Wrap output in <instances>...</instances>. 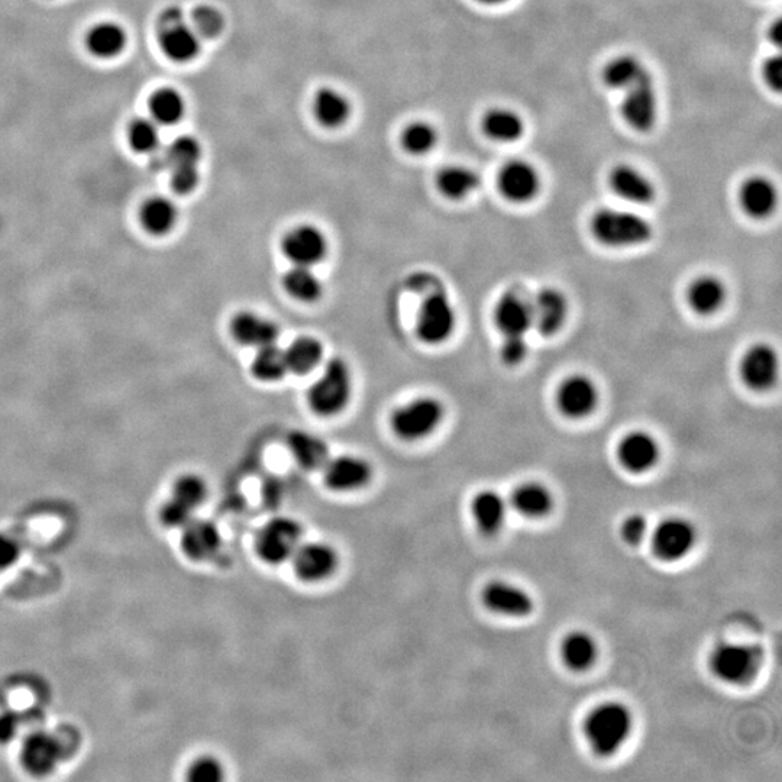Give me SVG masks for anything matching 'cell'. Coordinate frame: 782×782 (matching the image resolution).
Returning <instances> with one entry per match:
<instances>
[{
	"instance_id": "1",
	"label": "cell",
	"mask_w": 782,
	"mask_h": 782,
	"mask_svg": "<svg viewBox=\"0 0 782 782\" xmlns=\"http://www.w3.org/2000/svg\"><path fill=\"white\" fill-rule=\"evenodd\" d=\"M633 726V713L625 703L604 701L588 712L583 735L594 755L612 758L628 743Z\"/></svg>"
},
{
	"instance_id": "2",
	"label": "cell",
	"mask_w": 782,
	"mask_h": 782,
	"mask_svg": "<svg viewBox=\"0 0 782 782\" xmlns=\"http://www.w3.org/2000/svg\"><path fill=\"white\" fill-rule=\"evenodd\" d=\"M765 657L764 648L758 643L722 642L710 652L707 665L720 683L745 687L761 674Z\"/></svg>"
},
{
	"instance_id": "3",
	"label": "cell",
	"mask_w": 782,
	"mask_h": 782,
	"mask_svg": "<svg viewBox=\"0 0 782 782\" xmlns=\"http://www.w3.org/2000/svg\"><path fill=\"white\" fill-rule=\"evenodd\" d=\"M590 229L596 241L616 250L641 247L654 237L651 222L626 209H600L591 218Z\"/></svg>"
},
{
	"instance_id": "4",
	"label": "cell",
	"mask_w": 782,
	"mask_h": 782,
	"mask_svg": "<svg viewBox=\"0 0 782 782\" xmlns=\"http://www.w3.org/2000/svg\"><path fill=\"white\" fill-rule=\"evenodd\" d=\"M352 374L344 358H332L323 367L321 376L310 386L308 403L313 413L332 418L344 412L351 402Z\"/></svg>"
},
{
	"instance_id": "5",
	"label": "cell",
	"mask_w": 782,
	"mask_h": 782,
	"mask_svg": "<svg viewBox=\"0 0 782 782\" xmlns=\"http://www.w3.org/2000/svg\"><path fill=\"white\" fill-rule=\"evenodd\" d=\"M648 542L655 558L665 564H675L694 551L699 542V531L685 517H665L651 529Z\"/></svg>"
},
{
	"instance_id": "6",
	"label": "cell",
	"mask_w": 782,
	"mask_h": 782,
	"mask_svg": "<svg viewBox=\"0 0 782 782\" xmlns=\"http://www.w3.org/2000/svg\"><path fill=\"white\" fill-rule=\"evenodd\" d=\"M303 528L289 516L274 517L255 536V552L268 565H280L292 559L302 544Z\"/></svg>"
},
{
	"instance_id": "7",
	"label": "cell",
	"mask_w": 782,
	"mask_h": 782,
	"mask_svg": "<svg viewBox=\"0 0 782 782\" xmlns=\"http://www.w3.org/2000/svg\"><path fill=\"white\" fill-rule=\"evenodd\" d=\"M444 413V406L438 399L418 397L394 410L390 419L391 429L403 441H420L438 429Z\"/></svg>"
},
{
	"instance_id": "8",
	"label": "cell",
	"mask_w": 782,
	"mask_h": 782,
	"mask_svg": "<svg viewBox=\"0 0 782 782\" xmlns=\"http://www.w3.org/2000/svg\"><path fill=\"white\" fill-rule=\"evenodd\" d=\"M158 34L164 54L176 63H189L200 53V40L192 25L187 24L182 9L170 6L158 19Z\"/></svg>"
},
{
	"instance_id": "9",
	"label": "cell",
	"mask_w": 782,
	"mask_h": 782,
	"mask_svg": "<svg viewBox=\"0 0 782 782\" xmlns=\"http://www.w3.org/2000/svg\"><path fill=\"white\" fill-rule=\"evenodd\" d=\"M457 328V312L449 300L448 294L442 290L428 294L420 305L416 334L420 341L429 345H439L447 342Z\"/></svg>"
},
{
	"instance_id": "10",
	"label": "cell",
	"mask_w": 782,
	"mask_h": 782,
	"mask_svg": "<svg viewBox=\"0 0 782 782\" xmlns=\"http://www.w3.org/2000/svg\"><path fill=\"white\" fill-rule=\"evenodd\" d=\"M625 99L622 103V115L630 128L638 132H649L658 121V95L654 76L645 70L622 90Z\"/></svg>"
},
{
	"instance_id": "11",
	"label": "cell",
	"mask_w": 782,
	"mask_h": 782,
	"mask_svg": "<svg viewBox=\"0 0 782 782\" xmlns=\"http://www.w3.org/2000/svg\"><path fill=\"white\" fill-rule=\"evenodd\" d=\"M326 235L315 225H297L281 239V252L293 266L313 267L328 255Z\"/></svg>"
},
{
	"instance_id": "12",
	"label": "cell",
	"mask_w": 782,
	"mask_h": 782,
	"mask_svg": "<svg viewBox=\"0 0 782 782\" xmlns=\"http://www.w3.org/2000/svg\"><path fill=\"white\" fill-rule=\"evenodd\" d=\"M290 562L297 578L305 583H321L335 573L339 557L334 546L326 542H302Z\"/></svg>"
},
{
	"instance_id": "13",
	"label": "cell",
	"mask_w": 782,
	"mask_h": 782,
	"mask_svg": "<svg viewBox=\"0 0 782 782\" xmlns=\"http://www.w3.org/2000/svg\"><path fill=\"white\" fill-rule=\"evenodd\" d=\"M481 601L491 613L510 619H525L535 612L531 594L509 581H490L481 591Z\"/></svg>"
},
{
	"instance_id": "14",
	"label": "cell",
	"mask_w": 782,
	"mask_h": 782,
	"mask_svg": "<svg viewBox=\"0 0 782 782\" xmlns=\"http://www.w3.org/2000/svg\"><path fill=\"white\" fill-rule=\"evenodd\" d=\"M323 483L336 493H351L364 489L373 478L370 462L357 455L329 458L322 467Z\"/></svg>"
},
{
	"instance_id": "15",
	"label": "cell",
	"mask_w": 782,
	"mask_h": 782,
	"mask_svg": "<svg viewBox=\"0 0 782 782\" xmlns=\"http://www.w3.org/2000/svg\"><path fill=\"white\" fill-rule=\"evenodd\" d=\"M739 373L746 387L754 391H768L780 376V360L777 351L768 344L752 345L743 354Z\"/></svg>"
},
{
	"instance_id": "16",
	"label": "cell",
	"mask_w": 782,
	"mask_h": 782,
	"mask_svg": "<svg viewBox=\"0 0 782 782\" xmlns=\"http://www.w3.org/2000/svg\"><path fill=\"white\" fill-rule=\"evenodd\" d=\"M599 405V387L590 377L574 374L565 378L557 390V406L570 419H584Z\"/></svg>"
},
{
	"instance_id": "17",
	"label": "cell",
	"mask_w": 782,
	"mask_h": 782,
	"mask_svg": "<svg viewBox=\"0 0 782 782\" xmlns=\"http://www.w3.org/2000/svg\"><path fill=\"white\" fill-rule=\"evenodd\" d=\"M541 183L538 170L525 160L504 164L497 177V186L504 199L516 205L532 202L541 192Z\"/></svg>"
},
{
	"instance_id": "18",
	"label": "cell",
	"mask_w": 782,
	"mask_h": 782,
	"mask_svg": "<svg viewBox=\"0 0 782 782\" xmlns=\"http://www.w3.org/2000/svg\"><path fill=\"white\" fill-rule=\"evenodd\" d=\"M661 460L657 438L645 431L626 433L617 445V461L628 473L645 474Z\"/></svg>"
},
{
	"instance_id": "19",
	"label": "cell",
	"mask_w": 782,
	"mask_h": 782,
	"mask_svg": "<svg viewBox=\"0 0 782 782\" xmlns=\"http://www.w3.org/2000/svg\"><path fill=\"white\" fill-rule=\"evenodd\" d=\"M532 302V328L544 336L557 335L567 322L570 305L567 297L554 287H545Z\"/></svg>"
},
{
	"instance_id": "20",
	"label": "cell",
	"mask_w": 782,
	"mask_h": 782,
	"mask_svg": "<svg viewBox=\"0 0 782 782\" xmlns=\"http://www.w3.org/2000/svg\"><path fill=\"white\" fill-rule=\"evenodd\" d=\"M532 297L510 290L494 308V323L504 335H526L532 329Z\"/></svg>"
},
{
	"instance_id": "21",
	"label": "cell",
	"mask_w": 782,
	"mask_h": 782,
	"mask_svg": "<svg viewBox=\"0 0 782 782\" xmlns=\"http://www.w3.org/2000/svg\"><path fill=\"white\" fill-rule=\"evenodd\" d=\"M63 756V743L47 732L32 733L22 745V764L28 772L41 777L51 774Z\"/></svg>"
},
{
	"instance_id": "22",
	"label": "cell",
	"mask_w": 782,
	"mask_h": 782,
	"mask_svg": "<svg viewBox=\"0 0 782 782\" xmlns=\"http://www.w3.org/2000/svg\"><path fill=\"white\" fill-rule=\"evenodd\" d=\"M222 545L218 526L209 520L192 519L182 529V551L192 561L203 562L215 557Z\"/></svg>"
},
{
	"instance_id": "23",
	"label": "cell",
	"mask_w": 782,
	"mask_h": 782,
	"mask_svg": "<svg viewBox=\"0 0 782 782\" xmlns=\"http://www.w3.org/2000/svg\"><path fill=\"white\" fill-rule=\"evenodd\" d=\"M229 328L235 341L245 347L261 348L277 344L280 336V328L276 322L250 310L237 313Z\"/></svg>"
},
{
	"instance_id": "24",
	"label": "cell",
	"mask_w": 782,
	"mask_h": 782,
	"mask_svg": "<svg viewBox=\"0 0 782 782\" xmlns=\"http://www.w3.org/2000/svg\"><path fill=\"white\" fill-rule=\"evenodd\" d=\"M509 510V502L496 490L478 491L471 500L475 528L486 536H496L502 532Z\"/></svg>"
},
{
	"instance_id": "25",
	"label": "cell",
	"mask_w": 782,
	"mask_h": 782,
	"mask_svg": "<svg viewBox=\"0 0 782 782\" xmlns=\"http://www.w3.org/2000/svg\"><path fill=\"white\" fill-rule=\"evenodd\" d=\"M609 183L615 195L632 205H651L657 197L654 183L636 167L625 164L615 167Z\"/></svg>"
},
{
	"instance_id": "26",
	"label": "cell",
	"mask_w": 782,
	"mask_h": 782,
	"mask_svg": "<svg viewBox=\"0 0 782 782\" xmlns=\"http://www.w3.org/2000/svg\"><path fill=\"white\" fill-rule=\"evenodd\" d=\"M739 202L743 212L751 218H769L778 206L777 186L768 177H749L739 190Z\"/></svg>"
},
{
	"instance_id": "27",
	"label": "cell",
	"mask_w": 782,
	"mask_h": 782,
	"mask_svg": "<svg viewBox=\"0 0 782 782\" xmlns=\"http://www.w3.org/2000/svg\"><path fill=\"white\" fill-rule=\"evenodd\" d=\"M599 642L587 630H573L562 639L559 657L573 672H586L599 661Z\"/></svg>"
},
{
	"instance_id": "28",
	"label": "cell",
	"mask_w": 782,
	"mask_h": 782,
	"mask_svg": "<svg viewBox=\"0 0 782 782\" xmlns=\"http://www.w3.org/2000/svg\"><path fill=\"white\" fill-rule=\"evenodd\" d=\"M510 509L529 520L545 519L555 507L552 491L542 483L529 481L520 484L509 500Z\"/></svg>"
},
{
	"instance_id": "29",
	"label": "cell",
	"mask_w": 782,
	"mask_h": 782,
	"mask_svg": "<svg viewBox=\"0 0 782 782\" xmlns=\"http://www.w3.org/2000/svg\"><path fill=\"white\" fill-rule=\"evenodd\" d=\"M727 299L726 284L719 277L704 274L691 281L687 290V302L691 310L700 316H712L723 308Z\"/></svg>"
},
{
	"instance_id": "30",
	"label": "cell",
	"mask_w": 782,
	"mask_h": 782,
	"mask_svg": "<svg viewBox=\"0 0 782 782\" xmlns=\"http://www.w3.org/2000/svg\"><path fill=\"white\" fill-rule=\"evenodd\" d=\"M313 113L319 124L326 128H339L350 118L351 103L339 90L323 87L313 99Z\"/></svg>"
},
{
	"instance_id": "31",
	"label": "cell",
	"mask_w": 782,
	"mask_h": 782,
	"mask_svg": "<svg viewBox=\"0 0 782 782\" xmlns=\"http://www.w3.org/2000/svg\"><path fill=\"white\" fill-rule=\"evenodd\" d=\"M483 129L491 140L510 144L525 135L526 125L522 116L513 109L494 108L484 115Z\"/></svg>"
},
{
	"instance_id": "32",
	"label": "cell",
	"mask_w": 782,
	"mask_h": 782,
	"mask_svg": "<svg viewBox=\"0 0 782 782\" xmlns=\"http://www.w3.org/2000/svg\"><path fill=\"white\" fill-rule=\"evenodd\" d=\"M323 352L325 351L322 342L313 336L305 335L294 339L284 350L289 373L299 374V376L312 373L321 365Z\"/></svg>"
},
{
	"instance_id": "33",
	"label": "cell",
	"mask_w": 782,
	"mask_h": 782,
	"mask_svg": "<svg viewBox=\"0 0 782 782\" xmlns=\"http://www.w3.org/2000/svg\"><path fill=\"white\" fill-rule=\"evenodd\" d=\"M140 219L145 231L161 237L173 231L179 219V210L167 197L155 196L142 205Z\"/></svg>"
},
{
	"instance_id": "34",
	"label": "cell",
	"mask_w": 782,
	"mask_h": 782,
	"mask_svg": "<svg viewBox=\"0 0 782 782\" xmlns=\"http://www.w3.org/2000/svg\"><path fill=\"white\" fill-rule=\"evenodd\" d=\"M480 184L481 179L477 171L465 166L442 168L436 176V186H438L439 192L452 200H461L473 195Z\"/></svg>"
},
{
	"instance_id": "35",
	"label": "cell",
	"mask_w": 782,
	"mask_h": 782,
	"mask_svg": "<svg viewBox=\"0 0 782 782\" xmlns=\"http://www.w3.org/2000/svg\"><path fill=\"white\" fill-rule=\"evenodd\" d=\"M289 449L294 461L306 470H319L331 458L325 442L312 433H290Z\"/></svg>"
},
{
	"instance_id": "36",
	"label": "cell",
	"mask_w": 782,
	"mask_h": 782,
	"mask_svg": "<svg viewBox=\"0 0 782 782\" xmlns=\"http://www.w3.org/2000/svg\"><path fill=\"white\" fill-rule=\"evenodd\" d=\"M86 44L93 56L99 58L119 56L126 45L125 29L115 22H102L90 29Z\"/></svg>"
},
{
	"instance_id": "37",
	"label": "cell",
	"mask_w": 782,
	"mask_h": 782,
	"mask_svg": "<svg viewBox=\"0 0 782 782\" xmlns=\"http://www.w3.org/2000/svg\"><path fill=\"white\" fill-rule=\"evenodd\" d=\"M283 289L299 302H318L323 294L321 279L312 267L293 266L283 276Z\"/></svg>"
},
{
	"instance_id": "38",
	"label": "cell",
	"mask_w": 782,
	"mask_h": 782,
	"mask_svg": "<svg viewBox=\"0 0 782 782\" xmlns=\"http://www.w3.org/2000/svg\"><path fill=\"white\" fill-rule=\"evenodd\" d=\"M251 373L257 380L266 381V383L283 380L284 376L289 373L284 350L277 347V344L257 348V354L251 364Z\"/></svg>"
},
{
	"instance_id": "39",
	"label": "cell",
	"mask_w": 782,
	"mask_h": 782,
	"mask_svg": "<svg viewBox=\"0 0 782 782\" xmlns=\"http://www.w3.org/2000/svg\"><path fill=\"white\" fill-rule=\"evenodd\" d=\"M648 70L642 60L630 54L613 58L603 70V80L610 89L622 92L626 86L635 82L643 71Z\"/></svg>"
},
{
	"instance_id": "40",
	"label": "cell",
	"mask_w": 782,
	"mask_h": 782,
	"mask_svg": "<svg viewBox=\"0 0 782 782\" xmlns=\"http://www.w3.org/2000/svg\"><path fill=\"white\" fill-rule=\"evenodd\" d=\"M150 109L151 115L158 125L171 126L182 121L184 112H186V103L177 90L166 87V89L154 93Z\"/></svg>"
},
{
	"instance_id": "41",
	"label": "cell",
	"mask_w": 782,
	"mask_h": 782,
	"mask_svg": "<svg viewBox=\"0 0 782 782\" xmlns=\"http://www.w3.org/2000/svg\"><path fill=\"white\" fill-rule=\"evenodd\" d=\"M402 144L410 154H428L438 144V131L428 122H413L403 131Z\"/></svg>"
},
{
	"instance_id": "42",
	"label": "cell",
	"mask_w": 782,
	"mask_h": 782,
	"mask_svg": "<svg viewBox=\"0 0 782 782\" xmlns=\"http://www.w3.org/2000/svg\"><path fill=\"white\" fill-rule=\"evenodd\" d=\"M208 484L196 474H184L173 486V499L186 504L190 509H199L208 497Z\"/></svg>"
},
{
	"instance_id": "43",
	"label": "cell",
	"mask_w": 782,
	"mask_h": 782,
	"mask_svg": "<svg viewBox=\"0 0 782 782\" xmlns=\"http://www.w3.org/2000/svg\"><path fill=\"white\" fill-rule=\"evenodd\" d=\"M131 147L137 153H154L160 147V129L154 119H137L129 126L128 132Z\"/></svg>"
},
{
	"instance_id": "44",
	"label": "cell",
	"mask_w": 782,
	"mask_h": 782,
	"mask_svg": "<svg viewBox=\"0 0 782 782\" xmlns=\"http://www.w3.org/2000/svg\"><path fill=\"white\" fill-rule=\"evenodd\" d=\"M166 157L168 167L170 168L199 166L200 158H202V145L196 138L184 135V137L176 138L168 145Z\"/></svg>"
},
{
	"instance_id": "45",
	"label": "cell",
	"mask_w": 782,
	"mask_h": 782,
	"mask_svg": "<svg viewBox=\"0 0 782 782\" xmlns=\"http://www.w3.org/2000/svg\"><path fill=\"white\" fill-rule=\"evenodd\" d=\"M225 19L215 6H197L192 14V28L200 38H215L224 31Z\"/></svg>"
},
{
	"instance_id": "46",
	"label": "cell",
	"mask_w": 782,
	"mask_h": 782,
	"mask_svg": "<svg viewBox=\"0 0 782 782\" xmlns=\"http://www.w3.org/2000/svg\"><path fill=\"white\" fill-rule=\"evenodd\" d=\"M224 778V765L213 756H200L187 769V780L192 782H219Z\"/></svg>"
},
{
	"instance_id": "47",
	"label": "cell",
	"mask_w": 782,
	"mask_h": 782,
	"mask_svg": "<svg viewBox=\"0 0 782 782\" xmlns=\"http://www.w3.org/2000/svg\"><path fill=\"white\" fill-rule=\"evenodd\" d=\"M651 529L648 517L642 513H632L620 525V538L629 546H639L648 542Z\"/></svg>"
},
{
	"instance_id": "48",
	"label": "cell",
	"mask_w": 782,
	"mask_h": 782,
	"mask_svg": "<svg viewBox=\"0 0 782 782\" xmlns=\"http://www.w3.org/2000/svg\"><path fill=\"white\" fill-rule=\"evenodd\" d=\"M499 354L500 360L507 367H516V365L523 363L529 354L526 335H504Z\"/></svg>"
},
{
	"instance_id": "49",
	"label": "cell",
	"mask_w": 782,
	"mask_h": 782,
	"mask_svg": "<svg viewBox=\"0 0 782 782\" xmlns=\"http://www.w3.org/2000/svg\"><path fill=\"white\" fill-rule=\"evenodd\" d=\"M160 517L168 528L183 529L190 520L195 519V510L171 497L161 509Z\"/></svg>"
},
{
	"instance_id": "50",
	"label": "cell",
	"mask_w": 782,
	"mask_h": 782,
	"mask_svg": "<svg viewBox=\"0 0 782 782\" xmlns=\"http://www.w3.org/2000/svg\"><path fill=\"white\" fill-rule=\"evenodd\" d=\"M200 182L197 166L171 167V186L179 195H189Z\"/></svg>"
},
{
	"instance_id": "51",
	"label": "cell",
	"mask_w": 782,
	"mask_h": 782,
	"mask_svg": "<svg viewBox=\"0 0 782 782\" xmlns=\"http://www.w3.org/2000/svg\"><path fill=\"white\" fill-rule=\"evenodd\" d=\"M21 555L18 541L6 533H0V571L8 570Z\"/></svg>"
},
{
	"instance_id": "52",
	"label": "cell",
	"mask_w": 782,
	"mask_h": 782,
	"mask_svg": "<svg viewBox=\"0 0 782 782\" xmlns=\"http://www.w3.org/2000/svg\"><path fill=\"white\" fill-rule=\"evenodd\" d=\"M764 76L768 86L774 90H781L782 87V60L780 56L771 57L767 60L764 67Z\"/></svg>"
},
{
	"instance_id": "53",
	"label": "cell",
	"mask_w": 782,
	"mask_h": 782,
	"mask_svg": "<svg viewBox=\"0 0 782 782\" xmlns=\"http://www.w3.org/2000/svg\"><path fill=\"white\" fill-rule=\"evenodd\" d=\"M18 730V717H16L14 713L0 714V743L14 741Z\"/></svg>"
},
{
	"instance_id": "54",
	"label": "cell",
	"mask_w": 782,
	"mask_h": 782,
	"mask_svg": "<svg viewBox=\"0 0 782 782\" xmlns=\"http://www.w3.org/2000/svg\"><path fill=\"white\" fill-rule=\"evenodd\" d=\"M771 41L775 42V44H781V41H782L781 22H777V24L774 25V28H772V31H771Z\"/></svg>"
},
{
	"instance_id": "55",
	"label": "cell",
	"mask_w": 782,
	"mask_h": 782,
	"mask_svg": "<svg viewBox=\"0 0 782 782\" xmlns=\"http://www.w3.org/2000/svg\"><path fill=\"white\" fill-rule=\"evenodd\" d=\"M480 3H484V5H503V3L509 2V0H478Z\"/></svg>"
}]
</instances>
